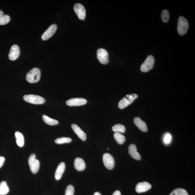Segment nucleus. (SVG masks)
Instances as JSON below:
<instances>
[{"label": "nucleus", "instance_id": "obj_32", "mask_svg": "<svg viewBox=\"0 0 195 195\" xmlns=\"http://www.w3.org/2000/svg\"><path fill=\"white\" fill-rule=\"evenodd\" d=\"M3 11L0 10V18L3 15Z\"/></svg>", "mask_w": 195, "mask_h": 195}, {"label": "nucleus", "instance_id": "obj_33", "mask_svg": "<svg viewBox=\"0 0 195 195\" xmlns=\"http://www.w3.org/2000/svg\"><path fill=\"white\" fill-rule=\"evenodd\" d=\"M94 195H102L101 194L98 192H96L94 194Z\"/></svg>", "mask_w": 195, "mask_h": 195}, {"label": "nucleus", "instance_id": "obj_2", "mask_svg": "<svg viewBox=\"0 0 195 195\" xmlns=\"http://www.w3.org/2000/svg\"><path fill=\"white\" fill-rule=\"evenodd\" d=\"M40 77V70L37 68H35L27 73L26 75V80L31 83H35L39 81Z\"/></svg>", "mask_w": 195, "mask_h": 195}, {"label": "nucleus", "instance_id": "obj_8", "mask_svg": "<svg viewBox=\"0 0 195 195\" xmlns=\"http://www.w3.org/2000/svg\"><path fill=\"white\" fill-rule=\"evenodd\" d=\"M103 160L105 166L107 169L112 170L115 164L113 156L109 153H105L103 156Z\"/></svg>", "mask_w": 195, "mask_h": 195}, {"label": "nucleus", "instance_id": "obj_15", "mask_svg": "<svg viewBox=\"0 0 195 195\" xmlns=\"http://www.w3.org/2000/svg\"><path fill=\"white\" fill-rule=\"evenodd\" d=\"M71 127L73 130L80 138L84 141L86 140V134L85 133L79 126L74 124H72Z\"/></svg>", "mask_w": 195, "mask_h": 195}, {"label": "nucleus", "instance_id": "obj_26", "mask_svg": "<svg viewBox=\"0 0 195 195\" xmlns=\"http://www.w3.org/2000/svg\"><path fill=\"white\" fill-rule=\"evenodd\" d=\"M161 18L162 21L164 23H167L170 18V14L169 11L164 9L162 13Z\"/></svg>", "mask_w": 195, "mask_h": 195}, {"label": "nucleus", "instance_id": "obj_12", "mask_svg": "<svg viewBox=\"0 0 195 195\" xmlns=\"http://www.w3.org/2000/svg\"><path fill=\"white\" fill-rule=\"evenodd\" d=\"M20 54V50L18 45H14L12 46L8 54L9 59L15 60L18 58Z\"/></svg>", "mask_w": 195, "mask_h": 195}, {"label": "nucleus", "instance_id": "obj_9", "mask_svg": "<svg viewBox=\"0 0 195 195\" xmlns=\"http://www.w3.org/2000/svg\"><path fill=\"white\" fill-rule=\"evenodd\" d=\"M74 9L78 18L81 20H84L86 16V10L84 6L81 4L76 3L74 5Z\"/></svg>", "mask_w": 195, "mask_h": 195}, {"label": "nucleus", "instance_id": "obj_19", "mask_svg": "<svg viewBox=\"0 0 195 195\" xmlns=\"http://www.w3.org/2000/svg\"><path fill=\"white\" fill-rule=\"evenodd\" d=\"M15 136L17 145L19 147H23L24 144V139L23 134L19 131H16L15 133Z\"/></svg>", "mask_w": 195, "mask_h": 195}, {"label": "nucleus", "instance_id": "obj_11", "mask_svg": "<svg viewBox=\"0 0 195 195\" xmlns=\"http://www.w3.org/2000/svg\"><path fill=\"white\" fill-rule=\"evenodd\" d=\"M87 101L83 98H74L68 100L66 102L67 105L70 106H77L84 105L86 104Z\"/></svg>", "mask_w": 195, "mask_h": 195}, {"label": "nucleus", "instance_id": "obj_14", "mask_svg": "<svg viewBox=\"0 0 195 195\" xmlns=\"http://www.w3.org/2000/svg\"><path fill=\"white\" fill-rule=\"evenodd\" d=\"M129 154L134 159L140 160L141 159V156L137 151L136 146L135 144H131L129 146Z\"/></svg>", "mask_w": 195, "mask_h": 195}, {"label": "nucleus", "instance_id": "obj_28", "mask_svg": "<svg viewBox=\"0 0 195 195\" xmlns=\"http://www.w3.org/2000/svg\"><path fill=\"white\" fill-rule=\"evenodd\" d=\"M75 189L72 185H69L66 189L65 195H74Z\"/></svg>", "mask_w": 195, "mask_h": 195}, {"label": "nucleus", "instance_id": "obj_21", "mask_svg": "<svg viewBox=\"0 0 195 195\" xmlns=\"http://www.w3.org/2000/svg\"><path fill=\"white\" fill-rule=\"evenodd\" d=\"M114 139L119 144H123L125 142L126 139L125 136L119 132H115L114 134Z\"/></svg>", "mask_w": 195, "mask_h": 195}, {"label": "nucleus", "instance_id": "obj_27", "mask_svg": "<svg viewBox=\"0 0 195 195\" xmlns=\"http://www.w3.org/2000/svg\"><path fill=\"white\" fill-rule=\"evenodd\" d=\"M10 21V17L7 14H5L0 18V25H4L8 24Z\"/></svg>", "mask_w": 195, "mask_h": 195}, {"label": "nucleus", "instance_id": "obj_7", "mask_svg": "<svg viewBox=\"0 0 195 195\" xmlns=\"http://www.w3.org/2000/svg\"><path fill=\"white\" fill-rule=\"evenodd\" d=\"M97 57L100 63L103 64H108L109 62V54L107 51L103 48H99L97 51Z\"/></svg>", "mask_w": 195, "mask_h": 195}, {"label": "nucleus", "instance_id": "obj_13", "mask_svg": "<svg viewBox=\"0 0 195 195\" xmlns=\"http://www.w3.org/2000/svg\"><path fill=\"white\" fill-rule=\"evenodd\" d=\"M152 187V185L147 182H140L136 187V191L138 193L146 192L150 190Z\"/></svg>", "mask_w": 195, "mask_h": 195}, {"label": "nucleus", "instance_id": "obj_22", "mask_svg": "<svg viewBox=\"0 0 195 195\" xmlns=\"http://www.w3.org/2000/svg\"><path fill=\"white\" fill-rule=\"evenodd\" d=\"M42 118L45 122L51 125H58V120H55L45 115H43Z\"/></svg>", "mask_w": 195, "mask_h": 195}, {"label": "nucleus", "instance_id": "obj_16", "mask_svg": "<svg viewBox=\"0 0 195 195\" xmlns=\"http://www.w3.org/2000/svg\"><path fill=\"white\" fill-rule=\"evenodd\" d=\"M134 122L136 126L141 131H143V132H146L148 131V127L146 123L144 121L141 120L140 118H138V117H136L134 119Z\"/></svg>", "mask_w": 195, "mask_h": 195}, {"label": "nucleus", "instance_id": "obj_31", "mask_svg": "<svg viewBox=\"0 0 195 195\" xmlns=\"http://www.w3.org/2000/svg\"><path fill=\"white\" fill-rule=\"evenodd\" d=\"M113 195H121V192L119 191H116L114 192Z\"/></svg>", "mask_w": 195, "mask_h": 195}, {"label": "nucleus", "instance_id": "obj_4", "mask_svg": "<svg viewBox=\"0 0 195 195\" xmlns=\"http://www.w3.org/2000/svg\"><path fill=\"white\" fill-rule=\"evenodd\" d=\"M24 100L28 103L35 104H41L45 103V100L43 97L37 95L29 94L23 97Z\"/></svg>", "mask_w": 195, "mask_h": 195}, {"label": "nucleus", "instance_id": "obj_23", "mask_svg": "<svg viewBox=\"0 0 195 195\" xmlns=\"http://www.w3.org/2000/svg\"><path fill=\"white\" fill-rule=\"evenodd\" d=\"M112 130L116 132L124 133L126 129L125 126L121 124H117L112 127Z\"/></svg>", "mask_w": 195, "mask_h": 195}, {"label": "nucleus", "instance_id": "obj_29", "mask_svg": "<svg viewBox=\"0 0 195 195\" xmlns=\"http://www.w3.org/2000/svg\"><path fill=\"white\" fill-rule=\"evenodd\" d=\"M172 139L171 135L169 133H167L164 136V141L165 144H168L170 143Z\"/></svg>", "mask_w": 195, "mask_h": 195}, {"label": "nucleus", "instance_id": "obj_17", "mask_svg": "<svg viewBox=\"0 0 195 195\" xmlns=\"http://www.w3.org/2000/svg\"><path fill=\"white\" fill-rule=\"evenodd\" d=\"M65 168V165L64 162H61L58 165L55 174L56 180H58L61 178L62 175L64 172Z\"/></svg>", "mask_w": 195, "mask_h": 195}, {"label": "nucleus", "instance_id": "obj_24", "mask_svg": "<svg viewBox=\"0 0 195 195\" xmlns=\"http://www.w3.org/2000/svg\"><path fill=\"white\" fill-rule=\"evenodd\" d=\"M170 195H189L188 192L183 189L177 188L173 191Z\"/></svg>", "mask_w": 195, "mask_h": 195}, {"label": "nucleus", "instance_id": "obj_30", "mask_svg": "<svg viewBox=\"0 0 195 195\" xmlns=\"http://www.w3.org/2000/svg\"><path fill=\"white\" fill-rule=\"evenodd\" d=\"M5 160V159L3 157H0V168H1L4 164Z\"/></svg>", "mask_w": 195, "mask_h": 195}, {"label": "nucleus", "instance_id": "obj_3", "mask_svg": "<svg viewBox=\"0 0 195 195\" xmlns=\"http://www.w3.org/2000/svg\"><path fill=\"white\" fill-rule=\"evenodd\" d=\"M138 96L136 94H128L124 97L119 102L118 104L119 108L123 109L125 107H127L129 105L131 104L137 98Z\"/></svg>", "mask_w": 195, "mask_h": 195}, {"label": "nucleus", "instance_id": "obj_5", "mask_svg": "<svg viewBox=\"0 0 195 195\" xmlns=\"http://www.w3.org/2000/svg\"><path fill=\"white\" fill-rule=\"evenodd\" d=\"M36 155L33 153L29 157L28 159V163L31 172L36 174L37 173L40 167V161L36 159Z\"/></svg>", "mask_w": 195, "mask_h": 195}, {"label": "nucleus", "instance_id": "obj_18", "mask_svg": "<svg viewBox=\"0 0 195 195\" xmlns=\"http://www.w3.org/2000/svg\"><path fill=\"white\" fill-rule=\"evenodd\" d=\"M74 166L75 169L78 171H82L85 169L86 164L83 159L81 158H77L74 161Z\"/></svg>", "mask_w": 195, "mask_h": 195}, {"label": "nucleus", "instance_id": "obj_10", "mask_svg": "<svg viewBox=\"0 0 195 195\" xmlns=\"http://www.w3.org/2000/svg\"><path fill=\"white\" fill-rule=\"evenodd\" d=\"M57 26L55 24H53L46 30L43 33L41 38L43 41H46L48 40L54 35L57 31Z\"/></svg>", "mask_w": 195, "mask_h": 195}, {"label": "nucleus", "instance_id": "obj_1", "mask_svg": "<svg viewBox=\"0 0 195 195\" xmlns=\"http://www.w3.org/2000/svg\"><path fill=\"white\" fill-rule=\"evenodd\" d=\"M189 28V23L186 19L181 16L179 17L177 23V31L180 36L186 34Z\"/></svg>", "mask_w": 195, "mask_h": 195}, {"label": "nucleus", "instance_id": "obj_20", "mask_svg": "<svg viewBox=\"0 0 195 195\" xmlns=\"http://www.w3.org/2000/svg\"><path fill=\"white\" fill-rule=\"evenodd\" d=\"M9 192V187L5 181H3L0 183V195H6Z\"/></svg>", "mask_w": 195, "mask_h": 195}, {"label": "nucleus", "instance_id": "obj_25", "mask_svg": "<svg viewBox=\"0 0 195 195\" xmlns=\"http://www.w3.org/2000/svg\"><path fill=\"white\" fill-rule=\"evenodd\" d=\"M72 141L71 138L69 137L58 138L56 139L55 142L56 143L61 144L65 143H69Z\"/></svg>", "mask_w": 195, "mask_h": 195}, {"label": "nucleus", "instance_id": "obj_6", "mask_svg": "<svg viewBox=\"0 0 195 195\" xmlns=\"http://www.w3.org/2000/svg\"><path fill=\"white\" fill-rule=\"evenodd\" d=\"M155 59L152 55L148 56L144 62L141 65L140 70L143 72H147L152 69L154 64Z\"/></svg>", "mask_w": 195, "mask_h": 195}]
</instances>
